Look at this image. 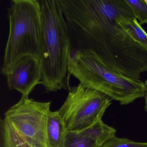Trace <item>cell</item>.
<instances>
[{
  "mask_svg": "<svg viewBox=\"0 0 147 147\" xmlns=\"http://www.w3.org/2000/svg\"><path fill=\"white\" fill-rule=\"evenodd\" d=\"M71 50H89L107 68L140 80L147 71V49L116 21L135 18L125 0H59Z\"/></svg>",
  "mask_w": 147,
  "mask_h": 147,
  "instance_id": "1",
  "label": "cell"
},
{
  "mask_svg": "<svg viewBox=\"0 0 147 147\" xmlns=\"http://www.w3.org/2000/svg\"><path fill=\"white\" fill-rule=\"evenodd\" d=\"M42 21L43 42L40 61L41 85L46 92L69 90L71 48L67 27L59 0H38Z\"/></svg>",
  "mask_w": 147,
  "mask_h": 147,
  "instance_id": "2",
  "label": "cell"
},
{
  "mask_svg": "<svg viewBox=\"0 0 147 147\" xmlns=\"http://www.w3.org/2000/svg\"><path fill=\"white\" fill-rule=\"evenodd\" d=\"M70 75L84 86L99 91L123 105L144 97L142 81L108 68L90 51H76L69 64Z\"/></svg>",
  "mask_w": 147,
  "mask_h": 147,
  "instance_id": "3",
  "label": "cell"
},
{
  "mask_svg": "<svg viewBox=\"0 0 147 147\" xmlns=\"http://www.w3.org/2000/svg\"><path fill=\"white\" fill-rule=\"evenodd\" d=\"M9 34L1 72L26 55L40 59L43 42L38 0H12L7 8Z\"/></svg>",
  "mask_w": 147,
  "mask_h": 147,
  "instance_id": "4",
  "label": "cell"
},
{
  "mask_svg": "<svg viewBox=\"0 0 147 147\" xmlns=\"http://www.w3.org/2000/svg\"><path fill=\"white\" fill-rule=\"evenodd\" d=\"M51 104L22 96L1 119L0 135L5 147H50L47 121Z\"/></svg>",
  "mask_w": 147,
  "mask_h": 147,
  "instance_id": "5",
  "label": "cell"
},
{
  "mask_svg": "<svg viewBox=\"0 0 147 147\" xmlns=\"http://www.w3.org/2000/svg\"><path fill=\"white\" fill-rule=\"evenodd\" d=\"M112 100L105 94L80 83L70 87L58 111L68 131H80L102 119Z\"/></svg>",
  "mask_w": 147,
  "mask_h": 147,
  "instance_id": "6",
  "label": "cell"
},
{
  "mask_svg": "<svg viewBox=\"0 0 147 147\" xmlns=\"http://www.w3.org/2000/svg\"><path fill=\"white\" fill-rule=\"evenodd\" d=\"M1 74L6 77L8 88L17 90L22 96H29L42 80L40 59L31 55L21 57Z\"/></svg>",
  "mask_w": 147,
  "mask_h": 147,
  "instance_id": "7",
  "label": "cell"
},
{
  "mask_svg": "<svg viewBox=\"0 0 147 147\" xmlns=\"http://www.w3.org/2000/svg\"><path fill=\"white\" fill-rule=\"evenodd\" d=\"M67 130L58 111H50L48 115L47 131L50 147H63Z\"/></svg>",
  "mask_w": 147,
  "mask_h": 147,
  "instance_id": "8",
  "label": "cell"
},
{
  "mask_svg": "<svg viewBox=\"0 0 147 147\" xmlns=\"http://www.w3.org/2000/svg\"><path fill=\"white\" fill-rule=\"evenodd\" d=\"M78 132L94 141L99 146L109 139L116 137L117 130L105 123L101 119L89 127Z\"/></svg>",
  "mask_w": 147,
  "mask_h": 147,
  "instance_id": "9",
  "label": "cell"
},
{
  "mask_svg": "<svg viewBox=\"0 0 147 147\" xmlns=\"http://www.w3.org/2000/svg\"><path fill=\"white\" fill-rule=\"evenodd\" d=\"M117 23L141 45L147 49V33L136 18L119 16L116 18Z\"/></svg>",
  "mask_w": 147,
  "mask_h": 147,
  "instance_id": "10",
  "label": "cell"
},
{
  "mask_svg": "<svg viewBox=\"0 0 147 147\" xmlns=\"http://www.w3.org/2000/svg\"><path fill=\"white\" fill-rule=\"evenodd\" d=\"M96 142L78 131H67L63 147H98Z\"/></svg>",
  "mask_w": 147,
  "mask_h": 147,
  "instance_id": "11",
  "label": "cell"
},
{
  "mask_svg": "<svg viewBox=\"0 0 147 147\" xmlns=\"http://www.w3.org/2000/svg\"><path fill=\"white\" fill-rule=\"evenodd\" d=\"M134 17L140 25L147 24V3L146 0H125Z\"/></svg>",
  "mask_w": 147,
  "mask_h": 147,
  "instance_id": "12",
  "label": "cell"
},
{
  "mask_svg": "<svg viewBox=\"0 0 147 147\" xmlns=\"http://www.w3.org/2000/svg\"><path fill=\"white\" fill-rule=\"evenodd\" d=\"M145 142H135L126 138H112L100 145L98 147H140Z\"/></svg>",
  "mask_w": 147,
  "mask_h": 147,
  "instance_id": "13",
  "label": "cell"
},
{
  "mask_svg": "<svg viewBox=\"0 0 147 147\" xmlns=\"http://www.w3.org/2000/svg\"><path fill=\"white\" fill-rule=\"evenodd\" d=\"M145 86V92H144V109L146 111H147V79L144 82Z\"/></svg>",
  "mask_w": 147,
  "mask_h": 147,
  "instance_id": "14",
  "label": "cell"
},
{
  "mask_svg": "<svg viewBox=\"0 0 147 147\" xmlns=\"http://www.w3.org/2000/svg\"><path fill=\"white\" fill-rule=\"evenodd\" d=\"M0 147H5L3 138L0 135Z\"/></svg>",
  "mask_w": 147,
  "mask_h": 147,
  "instance_id": "15",
  "label": "cell"
},
{
  "mask_svg": "<svg viewBox=\"0 0 147 147\" xmlns=\"http://www.w3.org/2000/svg\"><path fill=\"white\" fill-rule=\"evenodd\" d=\"M140 147H147V142H145V144L144 145H143L142 146Z\"/></svg>",
  "mask_w": 147,
  "mask_h": 147,
  "instance_id": "16",
  "label": "cell"
},
{
  "mask_svg": "<svg viewBox=\"0 0 147 147\" xmlns=\"http://www.w3.org/2000/svg\"><path fill=\"white\" fill-rule=\"evenodd\" d=\"M146 2H147V0H146Z\"/></svg>",
  "mask_w": 147,
  "mask_h": 147,
  "instance_id": "17",
  "label": "cell"
}]
</instances>
